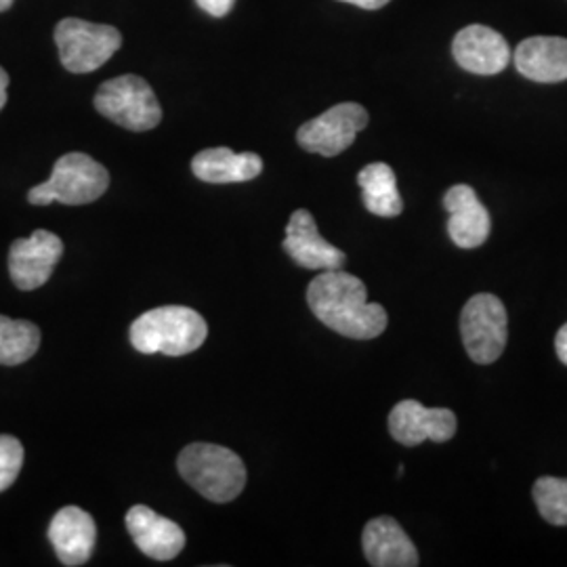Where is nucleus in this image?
Masks as SVG:
<instances>
[{
	"label": "nucleus",
	"instance_id": "nucleus-1",
	"mask_svg": "<svg viewBox=\"0 0 567 567\" xmlns=\"http://www.w3.org/2000/svg\"><path fill=\"white\" fill-rule=\"evenodd\" d=\"M311 313L347 339L370 341L386 330L385 307L368 303L365 284L343 269H328L307 286Z\"/></svg>",
	"mask_w": 567,
	"mask_h": 567
},
{
	"label": "nucleus",
	"instance_id": "nucleus-2",
	"mask_svg": "<svg viewBox=\"0 0 567 567\" xmlns=\"http://www.w3.org/2000/svg\"><path fill=\"white\" fill-rule=\"evenodd\" d=\"M208 337V326L198 311L166 305L145 311L131 326V344L143 355H187L203 347Z\"/></svg>",
	"mask_w": 567,
	"mask_h": 567
},
{
	"label": "nucleus",
	"instance_id": "nucleus-3",
	"mask_svg": "<svg viewBox=\"0 0 567 567\" xmlns=\"http://www.w3.org/2000/svg\"><path fill=\"white\" fill-rule=\"evenodd\" d=\"M177 466L183 480L213 503H231L246 486L243 458L217 444H192L183 447Z\"/></svg>",
	"mask_w": 567,
	"mask_h": 567
},
{
	"label": "nucleus",
	"instance_id": "nucleus-4",
	"mask_svg": "<svg viewBox=\"0 0 567 567\" xmlns=\"http://www.w3.org/2000/svg\"><path fill=\"white\" fill-rule=\"evenodd\" d=\"M110 187V173L102 163L82 152L61 156L53 166L49 182L30 189L28 203L47 206L51 203L81 206L100 200Z\"/></svg>",
	"mask_w": 567,
	"mask_h": 567
},
{
	"label": "nucleus",
	"instance_id": "nucleus-5",
	"mask_svg": "<svg viewBox=\"0 0 567 567\" xmlns=\"http://www.w3.org/2000/svg\"><path fill=\"white\" fill-rule=\"evenodd\" d=\"M95 107L107 121L126 131H152L163 121V107L147 82L126 74L103 82L95 95Z\"/></svg>",
	"mask_w": 567,
	"mask_h": 567
},
{
	"label": "nucleus",
	"instance_id": "nucleus-6",
	"mask_svg": "<svg viewBox=\"0 0 567 567\" xmlns=\"http://www.w3.org/2000/svg\"><path fill=\"white\" fill-rule=\"evenodd\" d=\"M55 44L68 72L89 74L114 58L121 49L122 34L114 25L68 18L55 28Z\"/></svg>",
	"mask_w": 567,
	"mask_h": 567
},
{
	"label": "nucleus",
	"instance_id": "nucleus-7",
	"mask_svg": "<svg viewBox=\"0 0 567 567\" xmlns=\"http://www.w3.org/2000/svg\"><path fill=\"white\" fill-rule=\"evenodd\" d=\"M461 337L468 358L475 364H494L508 339L507 309L489 292L471 297L461 313Z\"/></svg>",
	"mask_w": 567,
	"mask_h": 567
},
{
	"label": "nucleus",
	"instance_id": "nucleus-8",
	"mask_svg": "<svg viewBox=\"0 0 567 567\" xmlns=\"http://www.w3.org/2000/svg\"><path fill=\"white\" fill-rule=\"evenodd\" d=\"M368 126V112L360 103H339L322 116L305 122L297 131V142L305 152L334 158L349 150L358 133Z\"/></svg>",
	"mask_w": 567,
	"mask_h": 567
},
{
	"label": "nucleus",
	"instance_id": "nucleus-9",
	"mask_svg": "<svg viewBox=\"0 0 567 567\" xmlns=\"http://www.w3.org/2000/svg\"><path fill=\"white\" fill-rule=\"evenodd\" d=\"M458 421L447 408H425L416 400L393 405L389 414V433L402 446H421L423 442L444 444L456 435Z\"/></svg>",
	"mask_w": 567,
	"mask_h": 567
},
{
	"label": "nucleus",
	"instance_id": "nucleus-10",
	"mask_svg": "<svg viewBox=\"0 0 567 567\" xmlns=\"http://www.w3.org/2000/svg\"><path fill=\"white\" fill-rule=\"evenodd\" d=\"M63 255L60 236L37 229L30 238H20L9 250V274L20 290H37L49 282Z\"/></svg>",
	"mask_w": 567,
	"mask_h": 567
},
{
	"label": "nucleus",
	"instance_id": "nucleus-11",
	"mask_svg": "<svg viewBox=\"0 0 567 567\" xmlns=\"http://www.w3.org/2000/svg\"><path fill=\"white\" fill-rule=\"evenodd\" d=\"M282 246L288 257L305 269L328 271V269H343V265L347 264V255L343 250L320 236L313 215L305 208L292 213L290 221L286 225Z\"/></svg>",
	"mask_w": 567,
	"mask_h": 567
},
{
	"label": "nucleus",
	"instance_id": "nucleus-12",
	"mask_svg": "<svg viewBox=\"0 0 567 567\" xmlns=\"http://www.w3.org/2000/svg\"><path fill=\"white\" fill-rule=\"evenodd\" d=\"M124 524L133 543L150 559L171 561L185 547V532L182 527L145 505L128 508Z\"/></svg>",
	"mask_w": 567,
	"mask_h": 567
},
{
	"label": "nucleus",
	"instance_id": "nucleus-13",
	"mask_svg": "<svg viewBox=\"0 0 567 567\" xmlns=\"http://www.w3.org/2000/svg\"><path fill=\"white\" fill-rule=\"evenodd\" d=\"M452 55L466 72L492 76L507 68L511 49L496 30L487 25H466L452 42Z\"/></svg>",
	"mask_w": 567,
	"mask_h": 567
},
{
	"label": "nucleus",
	"instance_id": "nucleus-14",
	"mask_svg": "<svg viewBox=\"0 0 567 567\" xmlns=\"http://www.w3.org/2000/svg\"><path fill=\"white\" fill-rule=\"evenodd\" d=\"M444 208L450 215L447 234L458 248H477L486 243L492 231V219L486 206L480 203L471 185H454L444 196Z\"/></svg>",
	"mask_w": 567,
	"mask_h": 567
},
{
	"label": "nucleus",
	"instance_id": "nucleus-15",
	"mask_svg": "<svg viewBox=\"0 0 567 567\" xmlns=\"http://www.w3.org/2000/svg\"><path fill=\"white\" fill-rule=\"evenodd\" d=\"M47 536L63 566H84L93 555L97 526L81 507H63L51 519Z\"/></svg>",
	"mask_w": 567,
	"mask_h": 567
},
{
	"label": "nucleus",
	"instance_id": "nucleus-16",
	"mask_svg": "<svg viewBox=\"0 0 567 567\" xmlns=\"http://www.w3.org/2000/svg\"><path fill=\"white\" fill-rule=\"evenodd\" d=\"M362 547L368 564L374 567H416L421 561L404 527L391 517H377L365 524Z\"/></svg>",
	"mask_w": 567,
	"mask_h": 567
},
{
	"label": "nucleus",
	"instance_id": "nucleus-17",
	"mask_svg": "<svg viewBox=\"0 0 567 567\" xmlns=\"http://www.w3.org/2000/svg\"><path fill=\"white\" fill-rule=\"evenodd\" d=\"M515 65L522 76L534 82L567 81V39L532 37L515 51Z\"/></svg>",
	"mask_w": 567,
	"mask_h": 567
},
{
	"label": "nucleus",
	"instance_id": "nucleus-18",
	"mask_svg": "<svg viewBox=\"0 0 567 567\" xmlns=\"http://www.w3.org/2000/svg\"><path fill=\"white\" fill-rule=\"evenodd\" d=\"M192 171L204 183H244L264 173V161L252 152L236 154L229 147H208L194 156Z\"/></svg>",
	"mask_w": 567,
	"mask_h": 567
},
{
	"label": "nucleus",
	"instance_id": "nucleus-19",
	"mask_svg": "<svg viewBox=\"0 0 567 567\" xmlns=\"http://www.w3.org/2000/svg\"><path fill=\"white\" fill-rule=\"evenodd\" d=\"M362 187L364 206L377 217L393 219L404 210V200L398 189V179L393 168L385 163H372L364 166L358 175Z\"/></svg>",
	"mask_w": 567,
	"mask_h": 567
},
{
	"label": "nucleus",
	"instance_id": "nucleus-20",
	"mask_svg": "<svg viewBox=\"0 0 567 567\" xmlns=\"http://www.w3.org/2000/svg\"><path fill=\"white\" fill-rule=\"evenodd\" d=\"M39 326L0 316V365H20L41 347Z\"/></svg>",
	"mask_w": 567,
	"mask_h": 567
},
{
	"label": "nucleus",
	"instance_id": "nucleus-21",
	"mask_svg": "<svg viewBox=\"0 0 567 567\" xmlns=\"http://www.w3.org/2000/svg\"><path fill=\"white\" fill-rule=\"evenodd\" d=\"M534 503L550 526H567V480L540 477L532 487Z\"/></svg>",
	"mask_w": 567,
	"mask_h": 567
},
{
	"label": "nucleus",
	"instance_id": "nucleus-22",
	"mask_svg": "<svg viewBox=\"0 0 567 567\" xmlns=\"http://www.w3.org/2000/svg\"><path fill=\"white\" fill-rule=\"evenodd\" d=\"M23 466V446L13 435H0V492L16 484Z\"/></svg>",
	"mask_w": 567,
	"mask_h": 567
},
{
	"label": "nucleus",
	"instance_id": "nucleus-23",
	"mask_svg": "<svg viewBox=\"0 0 567 567\" xmlns=\"http://www.w3.org/2000/svg\"><path fill=\"white\" fill-rule=\"evenodd\" d=\"M198 2V7L206 11L208 16H213V18H225L229 11H231V7H234V2L236 0H196Z\"/></svg>",
	"mask_w": 567,
	"mask_h": 567
},
{
	"label": "nucleus",
	"instance_id": "nucleus-24",
	"mask_svg": "<svg viewBox=\"0 0 567 567\" xmlns=\"http://www.w3.org/2000/svg\"><path fill=\"white\" fill-rule=\"evenodd\" d=\"M555 351H557V358L567 365V324L561 326L555 337Z\"/></svg>",
	"mask_w": 567,
	"mask_h": 567
},
{
	"label": "nucleus",
	"instance_id": "nucleus-25",
	"mask_svg": "<svg viewBox=\"0 0 567 567\" xmlns=\"http://www.w3.org/2000/svg\"><path fill=\"white\" fill-rule=\"evenodd\" d=\"M339 2H349V4H355L360 9L365 11H377V9H383L391 0H339Z\"/></svg>",
	"mask_w": 567,
	"mask_h": 567
},
{
	"label": "nucleus",
	"instance_id": "nucleus-26",
	"mask_svg": "<svg viewBox=\"0 0 567 567\" xmlns=\"http://www.w3.org/2000/svg\"><path fill=\"white\" fill-rule=\"evenodd\" d=\"M7 89H9V74L0 68V110L7 105Z\"/></svg>",
	"mask_w": 567,
	"mask_h": 567
},
{
	"label": "nucleus",
	"instance_id": "nucleus-27",
	"mask_svg": "<svg viewBox=\"0 0 567 567\" xmlns=\"http://www.w3.org/2000/svg\"><path fill=\"white\" fill-rule=\"evenodd\" d=\"M13 2H16V0H0V13H2V11H9V9L13 7Z\"/></svg>",
	"mask_w": 567,
	"mask_h": 567
}]
</instances>
